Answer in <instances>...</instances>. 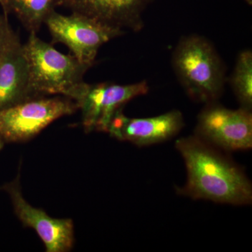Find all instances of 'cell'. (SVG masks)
<instances>
[{
    "mask_svg": "<svg viewBox=\"0 0 252 252\" xmlns=\"http://www.w3.org/2000/svg\"><path fill=\"white\" fill-rule=\"evenodd\" d=\"M18 39L10 26L8 17L0 14V58Z\"/></svg>",
    "mask_w": 252,
    "mask_h": 252,
    "instance_id": "14",
    "label": "cell"
},
{
    "mask_svg": "<svg viewBox=\"0 0 252 252\" xmlns=\"http://www.w3.org/2000/svg\"><path fill=\"white\" fill-rule=\"evenodd\" d=\"M44 23L56 43H62L70 49L73 56L86 65L94 64L99 48L105 43L122 35L124 31L77 12L69 16L53 11Z\"/></svg>",
    "mask_w": 252,
    "mask_h": 252,
    "instance_id": "5",
    "label": "cell"
},
{
    "mask_svg": "<svg viewBox=\"0 0 252 252\" xmlns=\"http://www.w3.org/2000/svg\"><path fill=\"white\" fill-rule=\"evenodd\" d=\"M79 109L69 97H38L0 109V135L4 142L31 140L56 119Z\"/></svg>",
    "mask_w": 252,
    "mask_h": 252,
    "instance_id": "4",
    "label": "cell"
},
{
    "mask_svg": "<svg viewBox=\"0 0 252 252\" xmlns=\"http://www.w3.org/2000/svg\"><path fill=\"white\" fill-rule=\"evenodd\" d=\"M59 0H5L6 13L13 12L28 31L36 33Z\"/></svg>",
    "mask_w": 252,
    "mask_h": 252,
    "instance_id": "12",
    "label": "cell"
},
{
    "mask_svg": "<svg viewBox=\"0 0 252 252\" xmlns=\"http://www.w3.org/2000/svg\"><path fill=\"white\" fill-rule=\"evenodd\" d=\"M4 140H3L2 137L0 135V150L2 149L3 145H4Z\"/></svg>",
    "mask_w": 252,
    "mask_h": 252,
    "instance_id": "16",
    "label": "cell"
},
{
    "mask_svg": "<svg viewBox=\"0 0 252 252\" xmlns=\"http://www.w3.org/2000/svg\"><path fill=\"white\" fill-rule=\"evenodd\" d=\"M235 96L242 108L252 109V53L242 51L237 59L234 71L230 79Z\"/></svg>",
    "mask_w": 252,
    "mask_h": 252,
    "instance_id": "13",
    "label": "cell"
},
{
    "mask_svg": "<svg viewBox=\"0 0 252 252\" xmlns=\"http://www.w3.org/2000/svg\"><path fill=\"white\" fill-rule=\"evenodd\" d=\"M29 70L31 98L46 94H61L74 99L84 84V74L90 68L73 55L61 54L36 36L30 33L23 45Z\"/></svg>",
    "mask_w": 252,
    "mask_h": 252,
    "instance_id": "2",
    "label": "cell"
},
{
    "mask_svg": "<svg viewBox=\"0 0 252 252\" xmlns=\"http://www.w3.org/2000/svg\"><path fill=\"white\" fill-rule=\"evenodd\" d=\"M176 75L187 94L198 102H215L223 92L225 69L210 41L198 35L185 36L172 56Z\"/></svg>",
    "mask_w": 252,
    "mask_h": 252,
    "instance_id": "3",
    "label": "cell"
},
{
    "mask_svg": "<svg viewBox=\"0 0 252 252\" xmlns=\"http://www.w3.org/2000/svg\"><path fill=\"white\" fill-rule=\"evenodd\" d=\"M150 0H59L58 6L70 9L117 29L139 31L142 13Z\"/></svg>",
    "mask_w": 252,
    "mask_h": 252,
    "instance_id": "10",
    "label": "cell"
},
{
    "mask_svg": "<svg viewBox=\"0 0 252 252\" xmlns=\"http://www.w3.org/2000/svg\"><path fill=\"white\" fill-rule=\"evenodd\" d=\"M245 1H246L247 3L249 5H250V6H252V0H245Z\"/></svg>",
    "mask_w": 252,
    "mask_h": 252,
    "instance_id": "17",
    "label": "cell"
},
{
    "mask_svg": "<svg viewBox=\"0 0 252 252\" xmlns=\"http://www.w3.org/2000/svg\"><path fill=\"white\" fill-rule=\"evenodd\" d=\"M9 194L18 220L33 228L41 239L47 252H69L74 243V223L70 219H55L41 209L32 206L23 198L19 177L3 186Z\"/></svg>",
    "mask_w": 252,
    "mask_h": 252,
    "instance_id": "8",
    "label": "cell"
},
{
    "mask_svg": "<svg viewBox=\"0 0 252 252\" xmlns=\"http://www.w3.org/2000/svg\"><path fill=\"white\" fill-rule=\"evenodd\" d=\"M122 109L113 117L107 132L117 140L127 141L138 147L170 140L185 126L183 115L178 110L154 117L129 118Z\"/></svg>",
    "mask_w": 252,
    "mask_h": 252,
    "instance_id": "9",
    "label": "cell"
},
{
    "mask_svg": "<svg viewBox=\"0 0 252 252\" xmlns=\"http://www.w3.org/2000/svg\"><path fill=\"white\" fill-rule=\"evenodd\" d=\"M0 4H1V8H2L3 14H4V16H6V17H8V14L7 13H6V3H5V0H0Z\"/></svg>",
    "mask_w": 252,
    "mask_h": 252,
    "instance_id": "15",
    "label": "cell"
},
{
    "mask_svg": "<svg viewBox=\"0 0 252 252\" xmlns=\"http://www.w3.org/2000/svg\"><path fill=\"white\" fill-rule=\"evenodd\" d=\"M175 146L187 170V184L177 188V193L218 203H252V186L248 176L219 149L195 135L178 139Z\"/></svg>",
    "mask_w": 252,
    "mask_h": 252,
    "instance_id": "1",
    "label": "cell"
},
{
    "mask_svg": "<svg viewBox=\"0 0 252 252\" xmlns=\"http://www.w3.org/2000/svg\"><path fill=\"white\" fill-rule=\"evenodd\" d=\"M29 99L28 62L18 39L0 58V109Z\"/></svg>",
    "mask_w": 252,
    "mask_h": 252,
    "instance_id": "11",
    "label": "cell"
},
{
    "mask_svg": "<svg viewBox=\"0 0 252 252\" xmlns=\"http://www.w3.org/2000/svg\"><path fill=\"white\" fill-rule=\"evenodd\" d=\"M148 92L146 81L129 85L111 83L91 85L85 83L74 101L82 112V124L86 132H107L113 117L124 104Z\"/></svg>",
    "mask_w": 252,
    "mask_h": 252,
    "instance_id": "7",
    "label": "cell"
},
{
    "mask_svg": "<svg viewBox=\"0 0 252 252\" xmlns=\"http://www.w3.org/2000/svg\"><path fill=\"white\" fill-rule=\"evenodd\" d=\"M195 135L227 152L248 150L252 147V111L227 109L216 101L207 103L199 114Z\"/></svg>",
    "mask_w": 252,
    "mask_h": 252,
    "instance_id": "6",
    "label": "cell"
}]
</instances>
